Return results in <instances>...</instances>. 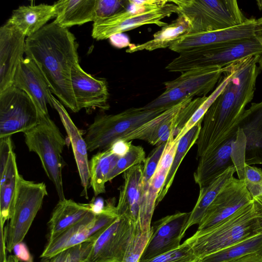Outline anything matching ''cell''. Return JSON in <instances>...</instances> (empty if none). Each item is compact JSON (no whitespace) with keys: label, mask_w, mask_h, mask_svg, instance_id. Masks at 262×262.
I'll use <instances>...</instances> for the list:
<instances>
[{"label":"cell","mask_w":262,"mask_h":262,"mask_svg":"<svg viewBox=\"0 0 262 262\" xmlns=\"http://www.w3.org/2000/svg\"><path fill=\"white\" fill-rule=\"evenodd\" d=\"M260 56H248L222 68L229 81L203 117L195 143L198 158L237 133L239 119L254 95Z\"/></svg>","instance_id":"6da1fadb"},{"label":"cell","mask_w":262,"mask_h":262,"mask_svg":"<svg viewBox=\"0 0 262 262\" xmlns=\"http://www.w3.org/2000/svg\"><path fill=\"white\" fill-rule=\"evenodd\" d=\"M77 48L74 34L54 21L26 39V57L37 65L52 93L74 113L79 111L71 82L72 70L79 63Z\"/></svg>","instance_id":"7a4b0ae2"},{"label":"cell","mask_w":262,"mask_h":262,"mask_svg":"<svg viewBox=\"0 0 262 262\" xmlns=\"http://www.w3.org/2000/svg\"><path fill=\"white\" fill-rule=\"evenodd\" d=\"M261 54L262 32L252 37L181 53L165 69L183 73L207 67L222 68L244 58Z\"/></svg>","instance_id":"3957f363"},{"label":"cell","mask_w":262,"mask_h":262,"mask_svg":"<svg viewBox=\"0 0 262 262\" xmlns=\"http://www.w3.org/2000/svg\"><path fill=\"white\" fill-rule=\"evenodd\" d=\"M24 134L29 150L39 157L46 175L55 188L59 201L66 199L62 154L66 141L58 127L49 116H41L39 123Z\"/></svg>","instance_id":"277c9868"},{"label":"cell","mask_w":262,"mask_h":262,"mask_svg":"<svg viewBox=\"0 0 262 262\" xmlns=\"http://www.w3.org/2000/svg\"><path fill=\"white\" fill-rule=\"evenodd\" d=\"M178 15L189 21V33L223 30L243 24L248 18L235 0H168Z\"/></svg>","instance_id":"5b68a950"},{"label":"cell","mask_w":262,"mask_h":262,"mask_svg":"<svg viewBox=\"0 0 262 262\" xmlns=\"http://www.w3.org/2000/svg\"><path fill=\"white\" fill-rule=\"evenodd\" d=\"M258 234L252 201L209 232L186 241L200 259Z\"/></svg>","instance_id":"8992f818"},{"label":"cell","mask_w":262,"mask_h":262,"mask_svg":"<svg viewBox=\"0 0 262 262\" xmlns=\"http://www.w3.org/2000/svg\"><path fill=\"white\" fill-rule=\"evenodd\" d=\"M167 109L132 107L116 114L97 116L84 137L88 151L108 149L115 141Z\"/></svg>","instance_id":"52a82bcc"},{"label":"cell","mask_w":262,"mask_h":262,"mask_svg":"<svg viewBox=\"0 0 262 262\" xmlns=\"http://www.w3.org/2000/svg\"><path fill=\"white\" fill-rule=\"evenodd\" d=\"M47 195L45 183L26 180L20 174L11 216L4 228L8 252L23 242Z\"/></svg>","instance_id":"ba28073f"},{"label":"cell","mask_w":262,"mask_h":262,"mask_svg":"<svg viewBox=\"0 0 262 262\" xmlns=\"http://www.w3.org/2000/svg\"><path fill=\"white\" fill-rule=\"evenodd\" d=\"M222 69L207 67L183 72L177 78L164 82L165 91L143 107L169 108L186 99L205 96L220 79Z\"/></svg>","instance_id":"9c48e42d"},{"label":"cell","mask_w":262,"mask_h":262,"mask_svg":"<svg viewBox=\"0 0 262 262\" xmlns=\"http://www.w3.org/2000/svg\"><path fill=\"white\" fill-rule=\"evenodd\" d=\"M40 118L30 97L13 84L0 93V138L24 133L39 123Z\"/></svg>","instance_id":"30bf717a"},{"label":"cell","mask_w":262,"mask_h":262,"mask_svg":"<svg viewBox=\"0 0 262 262\" xmlns=\"http://www.w3.org/2000/svg\"><path fill=\"white\" fill-rule=\"evenodd\" d=\"M252 201V197L247 189L244 180L233 177L224 185L207 208L192 236L206 233Z\"/></svg>","instance_id":"8fae6325"},{"label":"cell","mask_w":262,"mask_h":262,"mask_svg":"<svg viewBox=\"0 0 262 262\" xmlns=\"http://www.w3.org/2000/svg\"><path fill=\"white\" fill-rule=\"evenodd\" d=\"M118 216L114 204L108 202L99 213L91 212L81 221L47 242L40 257L53 256L87 241L96 233L109 226Z\"/></svg>","instance_id":"7c38bea8"},{"label":"cell","mask_w":262,"mask_h":262,"mask_svg":"<svg viewBox=\"0 0 262 262\" xmlns=\"http://www.w3.org/2000/svg\"><path fill=\"white\" fill-rule=\"evenodd\" d=\"M177 8L175 4L169 2L163 7L138 14H133L127 9L110 18L94 21L92 36L100 40L145 25L163 27L168 24L162 19L177 13Z\"/></svg>","instance_id":"4fadbf2b"},{"label":"cell","mask_w":262,"mask_h":262,"mask_svg":"<svg viewBox=\"0 0 262 262\" xmlns=\"http://www.w3.org/2000/svg\"><path fill=\"white\" fill-rule=\"evenodd\" d=\"M136 227L119 216L95 241L86 262H122Z\"/></svg>","instance_id":"5bb4252c"},{"label":"cell","mask_w":262,"mask_h":262,"mask_svg":"<svg viewBox=\"0 0 262 262\" xmlns=\"http://www.w3.org/2000/svg\"><path fill=\"white\" fill-rule=\"evenodd\" d=\"M262 32V17L250 18L242 24L210 32L189 33L169 49L179 54L204 47L252 37Z\"/></svg>","instance_id":"9a60e30c"},{"label":"cell","mask_w":262,"mask_h":262,"mask_svg":"<svg viewBox=\"0 0 262 262\" xmlns=\"http://www.w3.org/2000/svg\"><path fill=\"white\" fill-rule=\"evenodd\" d=\"M190 214V212H178L156 222L151 227L152 234L139 261L152 258L178 248Z\"/></svg>","instance_id":"2e32d148"},{"label":"cell","mask_w":262,"mask_h":262,"mask_svg":"<svg viewBox=\"0 0 262 262\" xmlns=\"http://www.w3.org/2000/svg\"><path fill=\"white\" fill-rule=\"evenodd\" d=\"M26 37L6 22L0 28V93L13 84L25 54Z\"/></svg>","instance_id":"e0dca14e"},{"label":"cell","mask_w":262,"mask_h":262,"mask_svg":"<svg viewBox=\"0 0 262 262\" xmlns=\"http://www.w3.org/2000/svg\"><path fill=\"white\" fill-rule=\"evenodd\" d=\"M73 93L79 111L109 109V93L106 80L96 78L76 64L71 72Z\"/></svg>","instance_id":"ac0fdd59"},{"label":"cell","mask_w":262,"mask_h":262,"mask_svg":"<svg viewBox=\"0 0 262 262\" xmlns=\"http://www.w3.org/2000/svg\"><path fill=\"white\" fill-rule=\"evenodd\" d=\"M26 93L36 105L41 116H49L47 104L52 107V92L35 63L24 58L17 67L13 84Z\"/></svg>","instance_id":"d6986e66"},{"label":"cell","mask_w":262,"mask_h":262,"mask_svg":"<svg viewBox=\"0 0 262 262\" xmlns=\"http://www.w3.org/2000/svg\"><path fill=\"white\" fill-rule=\"evenodd\" d=\"M237 142L238 132L199 158L193 177L200 188L208 186L228 168L235 166L234 157Z\"/></svg>","instance_id":"ffe728a7"},{"label":"cell","mask_w":262,"mask_h":262,"mask_svg":"<svg viewBox=\"0 0 262 262\" xmlns=\"http://www.w3.org/2000/svg\"><path fill=\"white\" fill-rule=\"evenodd\" d=\"M143 165L134 166L123 172L124 183L120 190L116 206L119 216L139 226V220L142 198Z\"/></svg>","instance_id":"44dd1931"},{"label":"cell","mask_w":262,"mask_h":262,"mask_svg":"<svg viewBox=\"0 0 262 262\" xmlns=\"http://www.w3.org/2000/svg\"><path fill=\"white\" fill-rule=\"evenodd\" d=\"M244 136V163L262 164V101L245 110L238 123Z\"/></svg>","instance_id":"7402d4cb"},{"label":"cell","mask_w":262,"mask_h":262,"mask_svg":"<svg viewBox=\"0 0 262 262\" xmlns=\"http://www.w3.org/2000/svg\"><path fill=\"white\" fill-rule=\"evenodd\" d=\"M192 98L186 99L144 123L122 138L130 141L139 139L152 145H159L166 142L170 138L174 128L177 114L180 109Z\"/></svg>","instance_id":"603a6c76"},{"label":"cell","mask_w":262,"mask_h":262,"mask_svg":"<svg viewBox=\"0 0 262 262\" xmlns=\"http://www.w3.org/2000/svg\"><path fill=\"white\" fill-rule=\"evenodd\" d=\"M50 98L52 107H54L58 112L71 144L81 184L88 198V188L90 183V172L87 144L63 105L52 94Z\"/></svg>","instance_id":"cb8c5ba5"},{"label":"cell","mask_w":262,"mask_h":262,"mask_svg":"<svg viewBox=\"0 0 262 262\" xmlns=\"http://www.w3.org/2000/svg\"><path fill=\"white\" fill-rule=\"evenodd\" d=\"M92 212H94L93 203H78L66 199L59 201L48 223V242L56 238Z\"/></svg>","instance_id":"d4e9b609"},{"label":"cell","mask_w":262,"mask_h":262,"mask_svg":"<svg viewBox=\"0 0 262 262\" xmlns=\"http://www.w3.org/2000/svg\"><path fill=\"white\" fill-rule=\"evenodd\" d=\"M55 16L56 11L53 5L40 4L21 6L13 11L7 22L27 37L39 31Z\"/></svg>","instance_id":"484cf974"},{"label":"cell","mask_w":262,"mask_h":262,"mask_svg":"<svg viewBox=\"0 0 262 262\" xmlns=\"http://www.w3.org/2000/svg\"><path fill=\"white\" fill-rule=\"evenodd\" d=\"M97 0H60L53 5L56 11L54 22L68 28L95 20Z\"/></svg>","instance_id":"4316f807"},{"label":"cell","mask_w":262,"mask_h":262,"mask_svg":"<svg viewBox=\"0 0 262 262\" xmlns=\"http://www.w3.org/2000/svg\"><path fill=\"white\" fill-rule=\"evenodd\" d=\"M178 15L171 23L156 32L152 39L141 44L131 45L126 52L132 53L143 50L151 51L169 48L190 32L191 26L187 19L183 15Z\"/></svg>","instance_id":"83f0119b"},{"label":"cell","mask_w":262,"mask_h":262,"mask_svg":"<svg viewBox=\"0 0 262 262\" xmlns=\"http://www.w3.org/2000/svg\"><path fill=\"white\" fill-rule=\"evenodd\" d=\"M20 174L18 173L16 156L11 152L6 166L0 169V216L1 227H4L6 221L12 214Z\"/></svg>","instance_id":"f1b7e54d"},{"label":"cell","mask_w":262,"mask_h":262,"mask_svg":"<svg viewBox=\"0 0 262 262\" xmlns=\"http://www.w3.org/2000/svg\"><path fill=\"white\" fill-rule=\"evenodd\" d=\"M169 169L158 165L150 180L143 188L142 201L140 209L139 225L143 232L151 231V221L156 206L158 195L164 184Z\"/></svg>","instance_id":"f546056e"},{"label":"cell","mask_w":262,"mask_h":262,"mask_svg":"<svg viewBox=\"0 0 262 262\" xmlns=\"http://www.w3.org/2000/svg\"><path fill=\"white\" fill-rule=\"evenodd\" d=\"M236 171L235 166H232L208 186L200 188L198 200L190 212L189 217L183 231V237L189 227L200 223L207 208L214 201L222 187L233 177Z\"/></svg>","instance_id":"4dcf8cb0"},{"label":"cell","mask_w":262,"mask_h":262,"mask_svg":"<svg viewBox=\"0 0 262 262\" xmlns=\"http://www.w3.org/2000/svg\"><path fill=\"white\" fill-rule=\"evenodd\" d=\"M120 157L109 148L98 152L91 158L90 183L95 196L105 192L107 177Z\"/></svg>","instance_id":"1f68e13d"},{"label":"cell","mask_w":262,"mask_h":262,"mask_svg":"<svg viewBox=\"0 0 262 262\" xmlns=\"http://www.w3.org/2000/svg\"><path fill=\"white\" fill-rule=\"evenodd\" d=\"M255 253L262 254V233L247 238L207 255L201 258L199 262H230Z\"/></svg>","instance_id":"d6a6232c"},{"label":"cell","mask_w":262,"mask_h":262,"mask_svg":"<svg viewBox=\"0 0 262 262\" xmlns=\"http://www.w3.org/2000/svg\"><path fill=\"white\" fill-rule=\"evenodd\" d=\"M203 119L198 122L179 141L172 165L157 198L156 206L168 192L182 161L190 148L196 143L202 127Z\"/></svg>","instance_id":"836d02e7"},{"label":"cell","mask_w":262,"mask_h":262,"mask_svg":"<svg viewBox=\"0 0 262 262\" xmlns=\"http://www.w3.org/2000/svg\"><path fill=\"white\" fill-rule=\"evenodd\" d=\"M145 153L143 147L131 143L127 152L120 157L116 165L109 173L107 182L110 181L129 168L144 163Z\"/></svg>","instance_id":"e575fe53"},{"label":"cell","mask_w":262,"mask_h":262,"mask_svg":"<svg viewBox=\"0 0 262 262\" xmlns=\"http://www.w3.org/2000/svg\"><path fill=\"white\" fill-rule=\"evenodd\" d=\"M229 77L225 75L224 78L220 82L215 90L208 97L204 102L195 111L191 118L187 123L181 133L173 139V142L178 144L180 139L184 136L203 117L211 105L220 95L229 81Z\"/></svg>","instance_id":"d590c367"},{"label":"cell","mask_w":262,"mask_h":262,"mask_svg":"<svg viewBox=\"0 0 262 262\" xmlns=\"http://www.w3.org/2000/svg\"><path fill=\"white\" fill-rule=\"evenodd\" d=\"M190 245L185 241L177 249L152 258L139 262H199Z\"/></svg>","instance_id":"8d00e7d4"},{"label":"cell","mask_w":262,"mask_h":262,"mask_svg":"<svg viewBox=\"0 0 262 262\" xmlns=\"http://www.w3.org/2000/svg\"><path fill=\"white\" fill-rule=\"evenodd\" d=\"M152 233L151 227L149 233L143 232L140 227H136L122 262H139Z\"/></svg>","instance_id":"74e56055"},{"label":"cell","mask_w":262,"mask_h":262,"mask_svg":"<svg viewBox=\"0 0 262 262\" xmlns=\"http://www.w3.org/2000/svg\"><path fill=\"white\" fill-rule=\"evenodd\" d=\"M128 6V0H97L94 21L110 18L124 11Z\"/></svg>","instance_id":"f35d334b"},{"label":"cell","mask_w":262,"mask_h":262,"mask_svg":"<svg viewBox=\"0 0 262 262\" xmlns=\"http://www.w3.org/2000/svg\"><path fill=\"white\" fill-rule=\"evenodd\" d=\"M242 179L252 198L262 194V169L245 163Z\"/></svg>","instance_id":"ab89813d"},{"label":"cell","mask_w":262,"mask_h":262,"mask_svg":"<svg viewBox=\"0 0 262 262\" xmlns=\"http://www.w3.org/2000/svg\"><path fill=\"white\" fill-rule=\"evenodd\" d=\"M167 142L157 146L146 158L143 165L142 187L147 184L154 174L166 146Z\"/></svg>","instance_id":"60d3db41"},{"label":"cell","mask_w":262,"mask_h":262,"mask_svg":"<svg viewBox=\"0 0 262 262\" xmlns=\"http://www.w3.org/2000/svg\"><path fill=\"white\" fill-rule=\"evenodd\" d=\"M13 251L15 256L23 262H33V258L26 245L20 242L14 246Z\"/></svg>","instance_id":"b9f144b4"},{"label":"cell","mask_w":262,"mask_h":262,"mask_svg":"<svg viewBox=\"0 0 262 262\" xmlns=\"http://www.w3.org/2000/svg\"><path fill=\"white\" fill-rule=\"evenodd\" d=\"M252 204L260 233H262V194L252 198Z\"/></svg>","instance_id":"7bdbcfd3"},{"label":"cell","mask_w":262,"mask_h":262,"mask_svg":"<svg viewBox=\"0 0 262 262\" xmlns=\"http://www.w3.org/2000/svg\"><path fill=\"white\" fill-rule=\"evenodd\" d=\"M131 143V141L119 139L115 141L110 148H111L115 154L121 157L127 152Z\"/></svg>","instance_id":"ee69618b"},{"label":"cell","mask_w":262,"mask_h":262,"mask_svg":"<svg viewBox=\"0 0 262 262\" xmlns=\"http://www.w3.org/2000/svg\"><path fill=\"white\" fill-rule=\"evenodd\" d=\"M70 254V249L62 251L58 254L46 258H41L40 262H66Z\"/></svg>","instance_id":"f6af8a7d"},{"label":"cell","mask_w":262,"mask_h":262,"mask_svg":"<svg viewBox=\"0 0 262 262\" xmlns=\"http://www.w3.org/2000/svg\"><path fill=\"white\" fill-rule=\"evenodd\" d=\"M230 262H262V254L255 253L247 255Z\"/></svg>","instance_id":"bcb514c9"},{"label":"cell","mask_w":262,"mask_h":262,"mask_svg":"<svg viewBox=\"0 0 262 262\" xmlns=\"http://www.w3.org/2000/svg\"><path fill=\"white\" fill-rule=\"evenodd\" d=\"M7 262H20L19 260L13 255H9L7 257Z\"/></svg>","instance_id":"7dc6e473"},{"label":"cell","mask_w":262,"mask_h":262,"mask_svg":"<svg viewBox=\"0 0 262 262\" xmlns=\"http://www.w3.org/2000/svg\"><path fill=\"white\" fill-rule=\"evenodd\" d=\"M258 64L260 71L262 72V54L260 55Z\"/></svg>","instance_id":"c3c4849f"},{"label":"cell","mask_w":262,"mask_h":262,"mask_svg":"<svg viewBox=\"0 0 262 262\" xmlns=\"http://www.w3.org/2000/svg\"><path fill=\"white\" fill-rule=\"evenodd\" d=\"M256 3L258 6V8L260 10H262V1H257Z\"/></svg>","instance_id":"681fc988"},{"label":"cell","mask_w":262,"mask_h":262,"mask_svg":"<svg viewBox=\"0 0 262 262\" xmlns=\"http://www.w3.org/2000/svg\"><path fill=\"white\" fill-rule=\"evenodd\" d=\"M69 256H70V254H69V257H68V259L66 262H69Z\"/></svg>","instance_id":"f907efd6"},{"label":"cell","mask_w":262,"mask_h":262,"mask_svg":"<svg viewBox=\"0 0 262 262\" xmlns=\"http://www.w3.org/2000/svg\"></svg>","instance_id":"816d5d0a"}]
</instances>
